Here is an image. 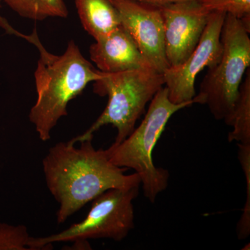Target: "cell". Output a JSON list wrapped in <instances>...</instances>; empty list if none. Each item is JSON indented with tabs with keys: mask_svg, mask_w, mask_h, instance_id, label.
Listing matches in <instances>:
<instances>
[{
	"mask_svg": "<svg viewBox=\"0 0 250 250\" xmlns=\"http://www.w3.org/2000/svg\"><path fill=\"white\" fill-rule=\"evenodd\" d=\"M192 104V102L178 104L172 103L167 88L162 87L151 100L139 126L124 141L112 144L106 149L112 164L123 168L132 169L139 174L143 194L152 204L168 187L170 178L168 170L154 165L153 151L171 117Z\"/></svg>",
	"mask_w": 250,
	"mask_h": 250,
	"instance_id": "cell-3",
	"label": "cell"
},
{
	"mask_svg": "<svg viewBox=\"0 0 250 250\" xmlns=\"http://www.w3.org/2000/svg\"><path fill=\"white\" fill-rule=\"evenodd\" d=\"M1 1H2V0H0V2ZM0 27L2 28L7 34L22 38V34L16 31V29L11 27L8 21L4 18L1 17V16H0Z\"/></svg>",
	"mask_w": 250,
	"mask_h": 250,
	"instance_id": "cell-17",
	"label": "cell"
},
{
	"mask_svg": "<svg viewBox=\"0 0 250 250\" xmlns=\"http://www.w3.org/2000/svg\"><path fill=\"white\" fill-rule=\"evenodd\" d=\"M200 2L208 12L232 15L250 31V0H200Z\"/></svg>",
	"mask_w": 250,
	"mask_h": 250,
	"instance_id": "cell-15",
	"label": "cell"
},
{
	"mask_svg": "<svg viewBox=\"0 0 250 250\" xmlns=\"http://www.w3.org/2000/svg\"><path fill=\"white\" fill-rule=\"evenodd\" d=\"M135 1L144 3V4L160 6V5L170 4V3L181 2V1H200V0H135Z\"/></svg>",
	"mask_w": 250,
	"mask_h": 250,
	"instance_id": "cell-18",
	"label": "cell"
},
{
	"mask_svg": "<svg viewBox=\"0 0 250 250\" xmlns=\"http://www.w3.org/2000/svg\"><path fill=\"white\" fill-rule=\"evenodd\" d=\"M89 54L98 70L105 73L153 70L134 39L122 25L96 39L90 45Z\"/></svg>",
	"mask_w": 250,
	"mask_h": 250,
	"instance_id": "cell-10",
	"label": "cell"
},
{
	"mask_svg": "<svg viewBox=\"0 0 250 250\" xmlns=\"http://www.w3.org/2000/svg\"><path fill=\"white\" fill-rule=\"evenodd\" d=\"M121 25L129 32L153 70L163 74L169 67L166 59L164 22L157 6L135 0H111Z\"/></svg>",
	"mask_w": 250,
	"mask_h": 250,
	"instance_id": "cell-9",
	"label": "cell"
},
{
	"mask_svg": "<svg viewBox=\"0 0 250 250\" xmlns=\"http://www.w3.org/2000/svg\"><path fill=\"white\" fill-rule=\"evenodd\" d=\"M23 39L35 45L39 59L34 77L37 100L29 112V121L41 141H49L59 120L67 116L68 103L104 72L83 57L75 41H70L62 55L50 53L41 43L36 30Z\"/></svg>",
	"mask_w": 250,
	"mask_h": 250,
	"instance_id": "cell-2",
	"label": "cell"
},
{
	"mask_svg": "<svg viewBox=\"0 0 250 250\" xmlns=\"http://www.w3.org/2000/svg\"><path fill=\"white\" fill-rule=\"evenodd\" d=\"M228 126L233 128L228 134L229 143L250 144V71L242 82L232 115Z\"/></svg>",
	"mask_w": 250,
	"mask_h": 250,
	"instance_id": "cell-12",
	"label": "cell"
},
{
	"mask_svg": "<svg viewBox=\"0 0 250 250\" xmlns=\"http://www.w3.org/2000/svg\"><path fill=\"white\" fill-rule=\"evenodd\" d=\"M164 22L166 59L169 67L182 65L198 45L210 12L200 1L157 6Z\"/></svg>",
	"mask_w": 250,
	"mask_h": 250,
	"instance_id": "cell-8",
	"label": "cell"
},
{
	"mask_svg": "<svg viewBox=\"0 0 250 250\" xmlns=\"http://www.w3.org/2000/svg\"><path fill=\"white\" fill-rule=\"evenodd\" d=\"M226 15L218 11L210 12L201 39L190 57L182 65L169 67L163 73L164 85L172 103H193L197 75L205 67L215 66L220 61L223 50L221 33Z\"/></svg>",
	"mask_w": 250,
	"mask_h": 250,
	"instance_id": "cell-7",
	"label": "cell"
},
{
	"mask_svg": "<svg viewBox=\"0 0 250 250\" xmlns=\"http://www.w3.org/2000/svg\"><path fill=\"white\" fill-rule=\"evenodd\" d=\"M250 31L239 19L227 14L221 33L223 50L208 68L193 104L207 105L217 121L228 125L238 98L243 75L250 66Z\"/></svg>",
	"mask_w": 250,
	"mask_h": 250,
	"instance_id": "cell-5",
	"label": "cell"
},
{
	"mask_svg": "<svg viewBox=\"0 0 250 250\" xmlns=\"http://www.w3.org/2000/svg\"><path fill=\"white\" fill-rule=\"evenodd\" d=\"M83 29L95 40L121 25V18L111 0H75Z\"/></svg>",
	"mask_w": 250,
	"mask_h": 250,
	"instance_id": "cell-11",
	"label": "cell"
},
{
	"mask_svg": "<svg viewBox=\"0 0 250 250\" xmlns=\"http://www.w3.org/2000/svg\"><path fill=\"white\" fill-rule=\"evenodd\" d=\"M140 186L130 188H112L93 200L88 215L80 223L50 236L32 238L30 250H52L60 242L108 238L123 241L134 228L133 202L139 194Z\"/></svg>",
	"mask_w": 250,
	"mask_h": 250,
	"instance_id": "cell-6",
	"label": "cell"
},
{
	"mask_svg": "<svg viewBox=\"0 0 250 250\" xmlns=\"http://www.w3.org/2000/svg\"><path fill=\"white\" fill-rule=\"evenodd\" d=\"M164 85L163 74L154 70H134L118 73H105L94 82L93 91L100 96L107 95V105L96 121L80 136L75 143L93 139V134L105 125L117 129L113 144L124 141L136 128L148 103Z\"/></svg>",
	"mask_w": 250,
	"mask_h": 250,
	"instance_id": "cell-4",
	"label": "cell"
},
{
	"mask_svg": "<svg viewBox=\"0 0 250 250\" xmlns=\"http://www.w3.org/2000/svg\"><path fill=\"white\" fill-rule=\"evenodd\" d=\"M80 143V147L72 140L57 143L42 160L47 188L59 204L58 224L109 189L141 186L139 174H125L127 169L112 164L106 149L94 147L93 139Z\"/></svg>",
	"mask_w": 250,
	"mask_h": 250,
	"instance_id": "cell-1",
	"label": "cell"
},
{
	"mask_svg": "<svg viewBox=\"0 0 250 250\" xmlns=\"http://www.w3.org/2000/svg\"><path fill=\"white\" fill-rule=\"evenodd\" d=\"M32 238L24 225L0 223V250H30Z\"/></svg>",
	"mask_w": 250,
	"mask_h": 250,
	"instance_id": "cell-16",
	"label": "cell"
},
{
	"mask_svg": "<svg viewBox=\"0 0 250 250\" xmlns=\"http://www.w3.org/2000/svg\"><path fill=\"white\" fill-rule=\"evenodd\" d=\"M238 158L246 180V202L243 213L237 225V236L240 240L248 238L250 234V144L237 143Z\"/></svg>",
	"mask_w": 250,
	"mask_h": 250,
	"instance_id": "cell-14",
	"label": "cell"
},
{
	"mask_svg": "<svg viewBox=\"0 0 250 250\" xmlns=\"http://www.w3.org/2000/svg\"><path fill=\"white\" fill-rule=\"evenodd\" d=\"M21 17L41 21L49 18H66L64 0H2Z\"/></svg>",
	"mask_w": 250,
	"mask_h": 250,
	"instance_id": "cell-13",
	"label": "cell"
}]
</instances>
